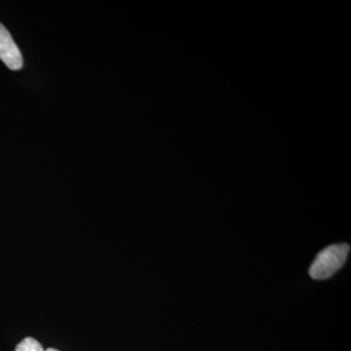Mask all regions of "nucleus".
<instances>
[{
    "mask_svg": "<svg viewBox=\"0 0 351 351\" xmlns=\"http://www.w3.org/2000/svg\"><path fill=\"white\" fill-rule=\"evenodd\" d=\"M350 250V245L346 243L331 245L323 249L313 261L309 276L315 280L330 278L345 265Z\"/></svg>",
    "mask_w": 351,
    "mask_h": 351,
    "instance_id": "obj_1",
    "label": "nucleus"
},
{
    "mask_svg": "<svg viewBox=\"0 0 351 351\" xmlns=\"http://www.w3.org/2000/svg\"><path fill=\"white\" fill-rule=\"evenodd\" d=\"M0 60L12 71H18L23 66V56L10 32L0 24Z\"/></svg>",
    "mask_w": 351,
    "mask_h": 351,
    "instance_id": "obj_2",
    "label": "nucleus"
},
{
    "mask_svg": "<svg viewBox=\"0 0 351 351\" xmlns=\"http://www.w3.org/2000/svg\"><path fill=\"white\" fill-rule=\"evenodd\" d=\"M15 351H44L43 346L34 338H25L17 346Z\"/></svg>",
    "mask_w": 351,
    "mask_h": 351,
    "instance_id": "obj_3",
    "label": "nucleus"
},
{
    "mask_svg": "<svg viewBox=\"0 0 351 351\" xmlns=\"http://www.w3.org/2000/svg\"><path fill=\"white\" fill-rule=\"evenodd\" d=\"M45 351H59V350H55V348H48V350H45Z\"/></svg>",
    "mask_w": 351,
    "mask_h": 351,
    "instance_id": "obj_4",
    "label": "nucleus"
}]
</instances>
